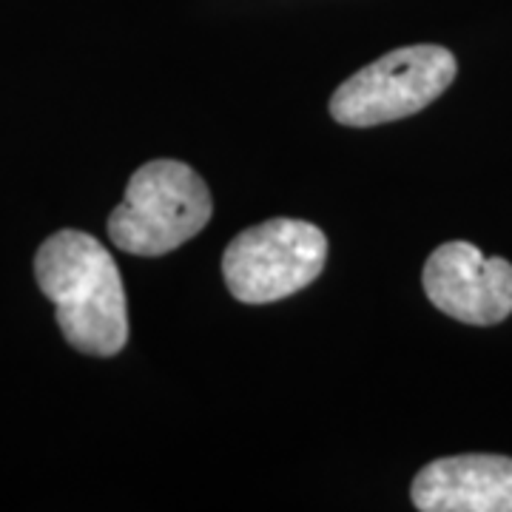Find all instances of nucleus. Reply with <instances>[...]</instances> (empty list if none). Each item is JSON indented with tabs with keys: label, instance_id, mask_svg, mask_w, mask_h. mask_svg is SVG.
<instances>
[{
	"label": "nucleus",
	"instance_id": "nucleus-6",
	"mask_svg": "<svg viewBox=\"0 0 512 512\" xmlns=\"http://www.w3.org/2000/svg\"><path fill=\"white\" fill-rule=\"evenodd\" d=\"M421 512H512V458L450 456L421 467L410 487Z\"/></svg>",
	"mask_w": 512,
	"mask_h": 512
},
{
	"label": "nucleus",
	"instance_id": "nucleus-1",
	"mask_svg": "<svg viewBox=\"0 0 512 512\" xmlns=\"http://www.w3.org/2000/svg\"><path fill=\"white\" fill-rule=\"evenodd\" d=\"M35 279L55 305L66 342L89 356H117L128 342V308L114 256L83 231H57L35 254Z\"/></svg>",
	"mask_w": 512,
	"mask_h": 512
},
{
	"label": "nucleus",
	"instance_id": "nucleus-3",
	"mask_svg": "<svg viewBox=\"0 0 512 512\" xmlns=\"http://www.w3.org/2000/svg\"><path fill=\"white\" fill-rule=\"evenodd\" d=\"M456 72V57L444 46H402L348 77L330 97V117L348 128L402 120L439 100Z\"/></svg>",
	"mask_w": 512,
	"mask_h": 512
},
{
	"label": "nucleus",
	"instance_id": "nucleus-4",
	"mask_svg": "<svg viewBox=\"0 0 512 512\" xmlns=\"http://www.w3.org/2000/svg\"><path fill=\"white\" fill-rule=\"evenodd\" d=\"M328 262V237L311 222H259L231 239L222 256V276L234 299L268 305L293 296L319 279Z\"/></svg>",
	"mask_w": 512,
	"mask_h": 512
},
{
	"label": "nucleus",
	"instance_id": "nucleus-2",
	"mask_svg": "<svg viewBox=\"0 0 512 512\" xmlns=\"http://www.w3.org/2000/svg\"><path fill=\"white\" fill-rule=\"evenodd\" d=\"M214 214L211 191L191 165L151 160L131 174L111 211V242L134 256H163L194 239Z\"/></svg>",
	"mask_w": 512,
	"mask_h": 512
},
{
	"label": "nucleus",
	"instance_id": "nucleus-5",
	"mask_svg": "<svg viewBox=\"0 0 512 512\" xmlns=\"http://www.w3.org/2000/svg\"><path fill=\"white\" fill-rule=\"evenodd\" d=\"M421 285L441 313L464 325H498L512 313V262L470 242H444L424 262Z\"/></svg>",
	"mask_w": 512,
	"mask_h": 512
}]
</instances>
